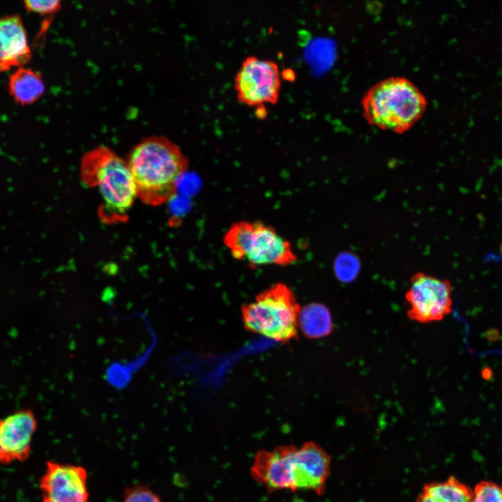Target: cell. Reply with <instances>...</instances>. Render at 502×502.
<instances>
[{"mask_svg": "<svg viewBox=\"0 0 502 502\" xmlns=\"http://www.w3.org/2000/svg\"><path fill=\"white\" fill-rule=\"evenodd\" d=\"M330 457L312 441L301 447L281 446L257 452L252 478L268 491H312L324 493L330 475Z\"/></svg>", "mask_w": 502, "mask_h": 502, "instance_id": "6da1fadb", "label": "cell"}, {"mask_svg": "<svg viewBox=\"0 0 502 502\" xmlns=\"http://www.w3.org/2000/svg\"><path fill=\"white\" fill-rule=\"evenodd\" d=\"M126 161L137 197L151 206L163 204L176 196L189 165L180 147L160 135L141 140L129 151Z\"/></svg>", "mask_w": 502, "mask_h": 502, "instance_id": "7a4b0ae2", "label": "cell"}, {"mask_svg": "<svg viewBox=\"0 0 502 502\" xmlns=\"http://www.w3.org/2000/svg\"><path fill=\"white\" fill-rule=\"evenodd\" d=\"M80 176L84 184L100 192L102 221L117 223L128 219L137 194L126 160L105 146H97L83 155Z\"/></svg>", "mask_w": 502, "mask_h": 502, "instance_id": "3957f363", "label": "cell"}, {"mask_svg": "<svg viewBox=\"0 0 502 502\" xmlns=\"http://www.w3.org/2000/svg\"><path fill=\"white\" fill-rule=\"evenodd\" d=\"M425 96L409 79L402 77L384 79L371 86L362 99L363 114L372 126L395 133H403L423 116Z\"/></svg>", "mask_w": 502, "mask_h": 502, "instance_id": "277c9868", "label": "cell"}, {"mask_svg": "<svg viewBox=\"0 0 502 502\" xmlns=\"http://www.w3.org/2000/svg\"><path fill=\"white\" fill-rule=\"evenodd\" d=\"M301 306L292 289L278 282L256 295L241 306L245 328L280 342L297 336Z\"/></svg>", "mask_w": 502, "mask_h": 502, "instance_id": "5b68a950", "label": "cell"}, {"mask_svg": "<svg viewBox=\"0 0 502 502\" xmlns=\"http://www.w3.org/2000/svg\"><path fill=\"white\" fill-rule=\"evenodd\" d=\"M231 256L250 266H287L297 261L291 243L273 227L259 221L233 223L223 236Z\"/></svg>", "mask_w": 502, "mask_h": 502, "instance_id": "8992f818", "label": "cell"}, {"mask_svg": "<svg viewBox=\"0 0 502 502\" xmlns=\"http://www.w3.org/2000/svg\"><path fill=\"white\" fill-rule=\"evenodd\" d=\"M234 89L237 100L248 107L276 104L281 90L277 64L254 56L246 57L235 75Z\"/></svg>", "mask_w": 502, "mask_h": 502, "instance_id": "52a82bcc", "label": "cell"}, {"mask_svg": "<svg viewBox=\"0 0 502 502\" xmlns=\"http://www.w3.org/2000/svg\"><path fill=\"white\" fill-rule=\"evenodd\" d=\"M405 299L412 320L423 324L441 321L452 310V287L447 280L416 273L410 279Z\"/></svg>", "mask_w": 502, "mask_h": 502, "instance_id": "ba28073f", "label": "cell"}, {"mask_svg": "<svg viewBox=\"0 0 502 502\" xmlns=\"http://www.w3.org/2000/svg\"><path fill=\"white\" fill-rule=\"evenodd\" d=\"M87 480L83 466L48 461L39 481L42 502H89Z\"/></svg>", "mask_w": 502, "mask_h": 502, "instance_id": "9c48e42d", "label": "cell"}, {"mask_svg": "<svg viewBox=\"0 0 502 502\" xmlns=\"http://www.w3.org/2000/svg\"><path fill=\"white\" fill-rule=\"evenodd\" d=\"M37 429V418L31 409H17L0 418V464L26 461Z\"/></svg>", "mask_w": 502, "mask_h": 502, "instance_id": "30bf717a", "label": "cell"}, {"mask_svg": "<svg viewBox=\"0 0 502 502\" xmlns=\"http://www.w3.org/2000/svg\"><path fill=\"white\" fill-rule=\"evenodd\" d=\"M31 50L21 17L11 15L0 18V72L25 66Z\"/></svg>", "mask_w": 502, "mask_h": 502, "instance_id": "8fae6325", "label": "cell"}, {"mask_svg": "<svg viewBox=\"0 0 502 502\" xmlns=\"http://www.w3.org/2000/svg\"><path fill=\"white\" fill-rule=\"evenodd\" d=\"M8 91L17 104L25 106L38 101L44 94L45 86L38 72L22 66L10 74L8 81Z\"/></svg>", "mask_w": 502, "mask_h": 502, "instance_id": "7c38bea8", "label": "cell"}, {"mask_svg": "<svg viewBox=\"0 0 502 502\" xmlns=\"http://www.w3.org/2000/svg\"><path fill=\"white\" fill-rule=\"evenodd\" d=\"M473 489L453 476L425 484L416 502H471Z\"/></svg>", "mask_w": 502, "mask_h": 502, "instance_id": "4fadbf2b", "label": "cell"}, {"mask_svg": "<svg viewBox=\"0 0 502 502\" xmlns=\"http://www.w3.org/2000/svg\"><path fill=\"white\" fill-rule=\"evenodd\" d=\"M298 325L303 335L310 339L327 336L333 328L329 310L323 304L317 303L301 307Z\"/></svg>", "mask_w": 502, "mask_h": 502, "instance_id": "5bb4252c", "label": "cell"}, {"mask_svg": "<svg viewBox=\"0 0 502 502\" xmlns=\"http://www.w3.org/2000/svg\"><path fill=\"white\" fill-rule=\"evenodd\" d=\"M359 269L360 261L352 253L342 252L335 260V273L342 282H349L355 279Z\"/></svg>", "mask_w": 502, "mask_h": 502, "instance_id": "9a60e30c", "label": "cell"}, {"mask_svg": "<svg viewBox=\"0 0 502 502\" xmlns=\"http://www.w3.org/2000/svg\"><path fill=\"white\" fill-rule=\"evenodd\" d=\"M471 502H502V487L492 481L482 480L473 489Z\"/></svg>", "mask_w": 502, "mask_h": 502, "instance_id": "2e32d148", "label": "cell"}, {"mask_svg": "<svg viewBox=\"0 0 502 502\" xmlns=\"http://www.w3.org/2000/svg\"><path fill=\"white\" fill-rule=\"evenodd\" d=\"M122 502H162L160 496L150 487L136 485L124 490Z\"/></svg>", "mask_w": 502, "mask_h": 502, "instance_id": "e0dca14e", "label": "cell"}, {"mask_svg": "<svg viewBox=\"0 0 502 502\" xmlns=\"http://www.w3.org/2000/svg\"><path fill=\"white\" fill-rule=\"evenodd\" d=\"M26 10L42 15H52L61 8L62 0H22Z\"/></svg>", "mask_w": 502, "mask_h": 502, "instance_id": "ac0fdd59", "label": "cell"}]
</instances>
